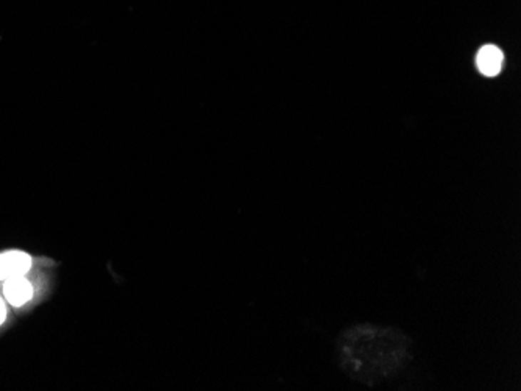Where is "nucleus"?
<instances>
[{
  "mask_svg": "<svg viewBox=\"0 0 521 391\" xmlns=\"http://www.w3.org/2000/svg\"><path fill=\"white\" fill-rule=\"evenodd\" d=\"M31 267V257L22 251H8L0 254V281L22 276Z\"/></svg>",
  "mask_w": 521,
  "mask_h": 391,
  "instance_id": "obj_1",
  "label": "nucleus"
},
{
  "mask_svg": "<svg viewBox=\"0 0 521 391\" xmlns=\"http://www.w3.org/2000/svg\"><path fill=\"white\" fill-rule=\"evenodd\" d=\"M504 55L496 46H484L479 48L476 55V66L478 71L485 77H496L502 69Z\"/></svg>",
  "mask_w": 521,
  "mask_h": 391,
  "instance_id": "obj_2",
  "label": "nucleus"
},
{
  "mask_svg": "<svg viewBox=\"0 0 521 391\" xmlns=\"http://www.w3.org/2000/svg\"><path fill=\"white\" fill-rule=\"evenodd\" d=\"M4 293L8 299V303H10L11 306L21 307L31 299L33 287L24 276H13V278H8L6 284L4 287Z\"/></svg>",
  "mask_w": 521,
  "mask_h": 391,
  "instance_id": "obj_3",
  "label": "nucleus"
},
{
  "mask_svg": "<svg viewBox=\"0 0 521 391\" xmlns=\"http://www.w3.org/2000/svg\"><path fill=\"white\" fill-rule=\"evenodd\" d=\"M6 318V307H5V303L2 301V298H0V324H2Z\"/></svg>",
  "mask_w": 521,
  "mask_h": 391,
  "instance_id": "obj_4",
  "label": "nucleus"
}]
</instances>
